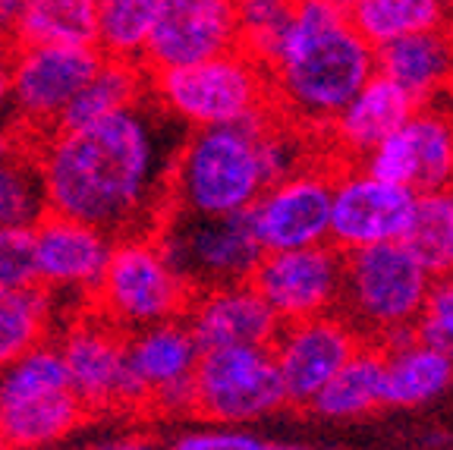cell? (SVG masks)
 Wrapping results in <instances>:
<instances>
[{
  "label": "cell",
  "instance_id": "484cf974",
  "mask_svg": "<svg viewBox=\"0 0 453 450\" xmlns=\"http://www.w3.org/2000/svg\"><path fill=\"white\" fill-rule=\"evenodd\" d=\"M378 407H384V346L365 340L309 409L325 419H356Z\"/></svg>",
  "mask_w": 453,
  "mask_h": 450
},
{
  "label": "cell",
  "instance_id": "7a4b0ae2",
  "mask_svg": "<svg viewBox=\"0 0 453 450\" xmlns=\"http://www.w3.org/2000/svg\"><path fill=\"white\" fill-rule=\"evenodd\" d=\"M309 151L274 111L252 123L189 129L173 167V205L192 214H246L287 176L309 167Z\"/></svg>",
  "mask_w": 453,
  "mask_h": 450
},
{
  "label": "cell",
  "instance_id": "8fae6325",
  "mask_svg": "<svg viewBox=\"0 0 453 450\" xmlns=\"http://www.w3.org/2000/svg\"><path fill=\"white\" fill-rule=\"evenodd\" d=\"M347 281V252L334 243L311 249L265 252L252 275V287L283 324L340 312Z\"/></svg>",
  "mask_w": 453,
  "mask_h": 450
},
{
  "label": "cell",
  "instance_id": "9a60e30c",
  "mask_svg": "<svg viewBox=\"0 0 453 450\" xmlns=\"http://www.w3.org/2000/svg\"><path fill=\"white\" fill-rule=\"evenodd\" d=\"M365 344L362 334L340 312L283 324L274 340V359L280 369L287 403L311 407V400L331 384V378Z\"/></svg>",
  "mask_w": 453,
  "mask_h": 450
},
{
  "label": "cell",
  "instance_id": "f546056e",
  "mask_svg": "<svg viewBox=\"0 0 453 450\" xmlns=\"http://www.w3.org/2000/svg\"><path fill=\"white\" fill-rule=\"evenodd\" d=\"M48 214L38 158H22L19 148L0 158V227H38Z\"/></svg>",
  "mask_w": 453,
  "mask_h": 450
},
{
  "label": "cell",
  "instance_id": "ac0fdd59",
  "mask_svg": "<svg viewBox=\"0 0 453 450\" xmlns=\"http://www.w3.org/2000/svg\"><path fill=\"white\" fill-rule=\"evenodd\" d=\"M183 322L202 353L224 346H274L283 322L252 283H230L192 296Z\"/></svg>",
  "mask_w": 453,
  "mask_h": 450
},
{
  "label": "cell",
  "instance_id": "7bdbcfd3",
  "mask_svg": "<svg viewBox=\"0 0 453 450\" xmlns=\"http://www.w3.org/2000/svg\"><path fill=\"white\" fill-rule=\"evenodd\" d=\"M444 4H447V7H450V10H453V0H444Z\"/></svg>",
  "mask_w": 453,
  "mask_h": 450
},
{
  "label": "cell",
  "instance_id": "52a82bcc",
  "mask_svg": "<svg viewBox=\"0 0 453 450\" xmlns=\"http://www.w3.org/2000/svg\"><path fill=\"white\" fill-rule=\"evenodd\" d=\"M192 290L173 271L155 237L120 239L95 290L98 315L123 334L145 331L164 322H177L192 303Z\"/></svg>",
  "mask_w": 453,
  "mask_h": 450
},
{
  "label": "cell",
  "instance_id": "30bf717a",
  "mask_svg": "<svg viewBox=\"0 0 453 450\" xmlns=\"http://www.w3.org/2000/svg\"><path fill=\"white\" fill-rule=\"evenodd\" d=\"M418 192L378 180L362 164H347L334 176L331 243L340 252L406 243L416 224Z\"/></svg>",
  "mask_w": 453,
  "mask_h": 450
},
{
  "label": "cell",
  "instance_id": "4fadbf2b",
  "mask_svg": "<svg viewBox=\"0 0 453 450\" xmlns=\"http://www.w3.org/2000/svg\"><path fill=\"white\" fill-rule=\"evenodd\" d=\"M249 218L265 252L325 246L331 243L334 174L327 167H305L277 180L252 205Z\"/></svg>",
  "mask_w": 453,
  "mask_h": 450
},
{
  "label": "cell",
  "instance_id": "3957f363",
  "mask_svg": "<svg viewBox=\"0 0 453 450\" xmlns=\"http://www.w3.org/2000/svg\"><path fill=\"white\" fill-rule=\"evenodd\" d=\"M268 73L274 111L293 127L327 129L378 73V57L343 10L299 0L290 35Z\"/></svg>",
  "mask_w": 453,
  "mask_h": 450
},
{
  "label": "cell",
  "instance_id": "d590c367",
  "mask_svg": "<svg viewBox=\"0 0 453 450\" xmlns=\"http://www.w3.org/2000/svg\"><path fill=\"white\" fill-rule=\"evenodd\" d=\"M88 450H167V444L155 441L149 435H117V438H107V441L92 444Z\"/></svg>",
  "mask_w": 453,
  "mask_h": 450
},
{
  "label": "cell",
  "instance_id": "d6986e66",
  "mask_svg": "<svg viewBox=\"0 0 453 450\" xmlns=\"http://www.w3.org/2000/svg\"><path fill=\"white\" fill-rule=\"evenodd\" d=\"M117 239L82 221L48 214L35 227L38 281L44 290H82L95 293L104 281Z\"/></svg>",
  "mask_w": 453,
  "mask_h": 450
},
{
  "label": "cell",
  "instance_id": "cb8c5ba5",
  "mask_svg": "<svg viewBox=\"0 0 453 450\" xmlns=\"http://www.w3.org/2000/svg\"><path fill=\"white\" fill-rule=\"evenodd\" d=\"M98 48V0H22L16 48Z\"/></svg>",
  "mask_w": 453,
  "mask_h": 450
},
{
  "label": "cell",
  "instance_id": "83f0119b",
  "mask_svg": "<svg viewBox=\"0 0 453 450\" xmlns=\"http://www.w3.org/2000/svg\"><path fill=\"white\" fill-rule=\"evenodd\" d=\"M164 0H98V50L107 60L145 64Z\"/></svg>",
  "mask_w": 453,
  "mask_h": 450
},
{
  "label": "cell",
  "instance_id": "836d02e7",
  "mask_svg": "<svg viewBox=\"0 0 453 450\" xmlns=\"http://www.w3.org/2000/svg\"><path fill=\"white\" fill-rule=\"evenodd\" d=\"M416 338L453 359V275L434 277V287L416 324Z\"/></svg>",
  "mask_w": 453,
  "mask_h": 450
},
{
  "label": "cell",
  "instance_id": "4316f807",
  "mask_svg": "<svg viewBox=\"0 0 453 450\" xmlns=\"http://www.w3.org/2000/svg\"><path fill=\"white\" fill-rule=\"evenodd\" d=\"M151 82L145 76V64H129V60H107L101 70L92 76V82L85 85L79 98L70 105L57 129H82L92 127L98 120H107L113 113L127 111L135 101L149 95ZM54 129V133H57Z\"/></svg>",
  "mask_w": 453,
  "mask_h": 450
},
{
  "label": "cell",
  "instance_id": "d6a6232c",
  "mask_svg": "<svg viewBox=\"0 0 453 450\" xmlns=\"http://www.w3.org/2000/svg\"><path fill=\"white\" fill-rule=\"evenodd\" d=\"M42 287L35 261V227H0V290Z\"/></svg>",
  "mask_w": 453,
  "mask_h": 450
},
{
  "label": "cell",
  "instance_id": "5b68a950",
  "mask_svg": "<svg viewBox=\"0 0 453 450\" xmlns=\"http://www.w3.org/2000/svg\"><path fill=\"white\" fill-rule=\"evenodd\" d=\"M151 95L189 129L252 123L274 111L271 73L246 50L151 73Z\"/></svg>",
  "mask_w": 453,
  "mask_h": 450
},
{
  "label": "cell",
  "instance_id": "e575fe53",
  "mask_svg": "<svg viewBox=\"0 0 453 450\" xmlns=\"http://www.w3.org/2000/svg\"><path fill=\"white\" fill-rule=\"evenodd\" d=\"M271 444L246 429L230 425H211V429H189L180 431L167 450H268Z\"/></svg>",
  "mask_w": 453,
  "mask_h": 450
},
{
  "label": "cell",
  "instance_id": "b9f144b4",
  "mask_svg": "<svg viewBox=\"0 0 453 450\" xmlns=\"http://www.w3.org/2000/svg\"><path fill=\"white\" fill-rule=\"evenodd\" d=\"M0 450H10L7 447V438H4V431H0Z\"/></svg>",
  "mask_w": 453,
  "mask_h": 450
},
{
  "label": "cell",
  "instance_id": "f35d334b",
  "mask_svg": "<svg viewBox=\"0 0 453 450\" xmlns=\"http://www.w3.org/2000/svg\"><path fill=\"white\" fill-rule=\"evenodd\" d=\"M10 151H16V142H13V136H10L7 129H0V158H4V155H10Z\"/></svg>",
  "mask_w": 453,
  "mask_h": 450
},
{
  "label": "cell",
  "instance_id": "5bb4252c",
  "mask_svg": "<svg viewBox=\"0 0 453 450\" xmlns=\"http://www.w3.org/2000/svg\"><path fill=\"white\" fill-rule=\"evenodd\" d=\"M240 50V0H164L145 66L180 70Z\"/></svg>",
  "mask_w": 453,
  "mask_h": 450
},
{
  "label": "cell",
  "instance_id": "6da1fadb",
  "mask_svg": "<svg viewBox=\"0 0 453 450\" xmlns=\"http://www.w3.org/2000/svg\"><path fill=\"white\" fill-rule=\"evenodd\" d=\"M189 127L155 95L82 129L38 142L48 212L111 233L155 237L173 205V167Z\"/></svg>",
  "mask_w": 453,
  "mask_h": 450
},
{
  "label": "cell",
  "instance_id": "2e32d148",
  "mask_svg": "<svg viewBox=\"0 0 453 450\" xmlns=\"http://www.w3.org/2000/svg\"><path fill=\"white\" fill-rule=\"evenodd\" d=\"M198 359L202 346L183 318L129 334V369L145 397V409L164 415L196 413Z\"/></svg>",
  "mask_w": 453,
  "mask_h": 450
},
{
  "label": "cell",
  "instance_id": "ffe728a7",
  "mask_svg": "<svg viewBox=\"0 0 453 450\" xmlns=\"http://www.w3.org/2000/svg\"><path fill=\"white\" fill-rule=\"evenodd\" d=\"M416 111L418 105L400 85L375 73L365 82V89L327 127V139L343 158L362 164L365 155H372L384 139H390L396 129H403L416 117Z\"/></svg>",
  "mask_w": 453,
  "mask_h": 450
},
{
  "label": "cell",
  "instance_id": "e0dca14e",
  "mask_svg": "<svg viewBox=\"0 0 453 450\" xmlns=\"http://www.w3.org/2000/svg\"><path fill=\"white\" fill-rule=\"evenodd\" d=\"M362 167L412 192L450 190L453 186V120L432 107H418L416 117L403 129L365 155Z\"/></svg>",
  "mask_w": 453,
  "mask_h": 450
},
{
  "label": "cell",
  "instance_id": "74e56055",
  "mask_svg": "<svg viewBox=\"0 0 453 450\" xmlns=\"http://www.w3.org/2000/svg\"><path fill=\"white\" fill-rule=\"evenodd\" d=\"M10 66H13V54L0 48V117L10 107Z\"/></svg>",
  "mask_w": 453,
  "mask_h": 450
},
{
  "label": "cell",
  "instance_id": "44dd1931",
  "mask_svg": "<svg viewBox=\"0 0 453 450\" xmlns=\"http://www.w3.org/2000/svg\"><path fill=\"white\" fill-rule=\"evenodd\" d=\"M378 73L400 85L418 107L444 92L453 79V32H418L375 50Z\"/></svg>",
  "mask_w": 453,
  "mask_h": 450
},
{
  "label": "cell",
  "instance_id": "8992f818",
  "mask_svg": "<svg viewBox=\"0 0 453 450\" xmlns=\"http://www.w3.org/2000/svg\"><path fill=\"white\" fill-rule=\"evenodd\" d=\"M155 239L192 293L252 281L265 255L249 212L214 218L170 208Z\"/></svg>",
  "mask_w": 453,
  "mask_h": 450
},
{
  "label": "cell",
  "instance_id": "603a6c76",
  "mask_svg": "<svg viewBox=\"0 0 453 450\" xmlns=\"http://www.w3.org/2000/svg\"><path fill=\"white\" fill-rule=\"evenodd\" d=\"M85 415L88 409L82 407V400L73 391H60L0 407V431L10 450H38L79 429Z\"/></svg>",
  "mask_w": 453,
  "mask_h": 450
},
{
  "label": "cell",
  "instance_id": "7c38bea8",
  "mask_svg": "<svg viewBox=\"0 0 453 450\" xmlns=\"http://www.w3.org/2000/svg\"><path fill=\"white\" fill-rule=\"evenodd\" d=\"M60 353L70 372L73 394L88 413L145 407V397L129 369V338L107 318L76 322L66 331Z\"/></svg>",
  "mask_w": 453,
  "mask_h": 450
},
{
  "label": "cell",
  "instance_id": "ba28073f",
  "mask_svg": "<svg viewBox=\"0 0 453 450\" xmlns=\"http://www.w3.org/2000/svg\"><path fill=\"white\" fill-rule=\"evenodd\" d=\"M287 403L271 346L205 350L196 369V415L211 425L258 423Z\"/></svg>",
  "mask_w": 453,
  "mask_h": 450
},
{
  "label": "cell",
  "instance_id": "60d3db41",
  "mask_svg": "<svg viewBox=\"0 0 453 450\" xmlns=\"http://www.w3.org/2000/svg\"><path fill=\"white\" fill-rule=\"evenodd\" d=\"M325 4H331V7H337V10H343V13H349V7H353L356 0H325Z\"/></svg>",
  "mask_w": 453,
  "mask_h": 450
},
{
  "label": "cell",
  "instance_id": "1f68e13d",
  "mask_svg": "<svg viewBox=\"0 0 453 450\" xmlns=\"http://www.w3.org/2000/svg\"><path fill=\"white\" fill-rule=\"evenodd\" d=\"M299 0H240V50L262 66L274 64L290 35Z\"/></svg>",
  "mask_w": 453,
  "mask_h": 450
},
{
  "label": "cell",
  "instance_id": "277c9868",
  "mask_svg": "<svg viewBox=\"0 0 453 450\" xmlns=\"http://www.w3.org/2000/svg\"><path fill=\"white\" fill-rule=\"evenodd\" d=\"M432 287L434 275L410 243L356 249L347 252L340 315L362 334V340L384 346L416 331Z\"/></svg>",
  "mask_w": 453,
  "mask_h": 450
},
{
  "label": "cell",
  "instance_id": "8d00e7d4",
  "mask_svg": "<svg viewBox=\"0 0 453 450\" xmlns=\"http://www.w3.org/2000/svg\"><path fill=\"white\" fill-rule=\"evenodd\" d=\"M22 0H0V48L16 44V26H19Z\"/></svg>",
  "mask_w": 453,
  "mask_h": 450
},
{
  "label": "cell",
  "instance_id": "d4e9b609",
  "mask_svg": "<svg viewBox=\"0 0 453 450\" xmlns=\"http://www.w3.org/2000/svg\"><path fill=\"white\" fill-rule=\"evenodd\" d=\"M347 16L375 50L418 32L450 28L453 22L444 0H356Z\"/></svg>",
  "mask_w": 453,
  "mask_h": 450
},
{
  "label": "cell",
  "instance_id": "7402d4cb",
  "mask_svg": "<svg viewBox=\"0 0 453 450\" xmlns=\"http://www.w3.org/2000/svg\"><path fill=\"white\" fill-rule=\"evenodd\" d=\"M453 387V359L416 331L384 344V407H425Z\"/></svg>",
  "mask_w": 453,
  "mask_h": 450
},
{
  "label": "cell",
  "instance_id": "9c48e42d",
  "mask_svg": "<svg viewBox=\"0 0 453 450\" xmlns=\"http://www.w3.org/2000/svg\"><path fill=\"white\" fill-rule=\"evenodd\" d=\"M104 64L98 48L73 44H35L16 48L10 66V107L22 127L38 129L48 139L70 105Z\"/></svg>",
  "mask_w": 453,
  "mask_h": 450
},
{
  "label": "cell",
  "instance_id": "4dcf8cb0",
  "mask_svg": "<svg viewBox=\"0 0 453 450\" xmlns=\"http://www.w3.org/2000/svg\"><path fill=\"white\" fill-rule=\"evenodd\" d=\"M434 277L453 275V186L418 196V212L406 239Z\"/></svg>",
  "mask_w": 453,
  "mask_h": 450
},
{
  "label": "cell",
  "instance_id": "ab89813d",
  "mask_svg": "<svg viewBox=\"0 0 453 450\" xmlns=\"http://www.w3.org/2000/svg\"><path fill=\"white\" fill-rule=\"evenodd\" d=\"M268 450H315V447H305V444H271Z\"/></svg>",
  "mask_w": 453,
  "mask_h": 450
},
{
  "label": "cell",
  "instance_id": "f1b7e54d",
  "mask_svg": "<svg viewBox=\"0 0 453 450\" xmlns=\"http://www.w3.org/2000/svg\"><path fill=\"white\" fill-rule=\"evenodd\" d=\"M50 296L44 287L0 290V372L44 344Z\"/></svg>",
  "mask_w": 453,
  "mask_h": 450
}]
</instances>
